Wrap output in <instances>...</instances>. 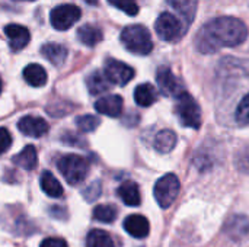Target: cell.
I'll return each instance as SVG.
<instances>
[{"label": "cell", "instance_id": "5", "mask_svg": "<svg viewBox=\"0 0 249 247\" xmlns=\"http://www.w3.org/2000/svg\"><path fill=\"white\" fill-rule=\"evenodd\" d=\"M155 31L158 36L166 42H178L187 32L181 19H178L175 15L169 12H162L158 16L155 22Z\"/></svg>", "mask_w": 249, "mask_h": 247}, {"label": "cell", "instance_id": "17", "mask_svg": "<svg viewBox=\"0 0 249 247\" xmlns=\"http://www.w3.org/2000/svg\"><path fill=\"white\" fill-rule=\"evenodd\" d=\"M226 233L235 239V240H241L244 237H247L249 233V220L245 215H233L232 218H229V221L226 223L225 227Z\"/></svg>", "mask_w": 249, "mask_h": 247}, {"label": "cell", "instance_id": "21", "mask_svg": "<svg viewBox=\"0 0 249 247\" xmlns=\"http://www.w3.org/2000/svg\"><path fill=\"white\" fill-rule=\"evenodd\" d=\"M158 99V92L153 84L150 83H142L134 90V100L139 106L149 108L152 106Z\"/></svg>", "mask_w": 249, "mask_h": 247}, {"label": "cell", "instance_id": "22", "mask_svg": "<svg viewBox=\"0 0 249 247\" xmlns=\"http://www.w3.org/2000/svg\"><path fill=\"white\" fill-rule=\"evenodd\" d=\"M12 162L25 169V170H34L36 167V163H38V154H36V148L34 146H26L25 148H22L20 153H18Z\"/></svg>", "mask_w": 249, "mask_h": 247}, {"label": "cell", "instance_id": "36", "mask_svg": "<svg viewBox=\"0 0 249 247\" xmlns=\"http://www.w3.org/2000/svg\"><path fill=\"white\" fill-rule=\"evenodd\" d=\"M26 1H34V0H26Z\"/></svg>", "mask_w": 249, "mask_h": 247}, {"label": "cell", "instance_id": "25", "mask_svg": "<svg viewBox=\"0 0 249 247\" xmlns=\"http://www.w3.org/2000/svg\"><path fill=\"white\" fill-rule=\"evenodd\" d=\"M86 247H117L109 233L104 230H92L86 237Z\"/></svg>", "mask_w": 249, "mask_h": 247}, {"label": "cell", "instance_id": "1", "mask_svg": "<svg viewBox=\"0 0 249 247\" xmlns=\"http://www.w3.org/2000/svg\"><path fill=\"white\" fill-rule=\"evenodd\" d=\"M248 38L247 25L233 16H222L209 20L196 35V48L201 54H213L222 48L244 44Z\"/></svg>", "mask_w": 249, "mask_h": 247}, {"label": "cell", "instance_id": "19", "mask_svg": "<svg viewBox=\"0 0 249 247\" xmlns=\"http://www.w3.org/2000/svg\"><path fill=\"white\" fill-rule=\"evenodd\" d=\"M86 87L90 95H102L109 90L111 83L102 71L95 70L86 77Z\"/></svg>", "mask_w": 249, "mask_h": 247}, {"label": "cell", "instance_id": "3", "mask_svg": "<svg viewBox=\"0 0 249 247\" xmlns=\"http://www.w3.org/2000/svg\"><path fill=\"white\" fill-rule=\"evenodd\" d=\"M57 167L70 185L82 183L89 173V162L79 154H66L60 157Z\"/></svg>", "mask_w": 249, "mask_h": 247}, {"label": "cell", "instance_id": "31", "mask_svg": "<svg viewBox=\"0 0 249 247\" xmlns=\"http://www.w3.org/2000/svg\"><path fill=\"white\" fill-rule=\"evenodd\" d=\"M12 146V135L6 128H0V154L6 153Z\"/></svg>", "mask_w": 249, "mask_h": 247}, {"label": "cell", "instance_id": "8", "mask_svg": "<svg viewBox=\"0 0 249 247\" xmlns=\"http://www.w3.org/2000/svg\"><path fill=\"white\" fill-rule=\"evenodd\" d=\"M104 74L109 80L111 84L117 86H125L128 82L134 77V68H131L128 64L115 60V58H107L104 64Z\"/></svg>", "mask_w": 249, "mask_h": 247}, {"label": "cell", "instance_id": "20", "mask_svg": "<svg viewBox=\"0 0 249 247\" xmlns=\"http://www.w3.org/2000/svg\"><path fill=\"white\" fill-rule=\"evenodd\" d=\"M77 38H79V41L83 45L95 47V45H98L104 39V33H102V31L98 26L86 23V25H83V26H80L77 29Z\"/></svg>", "mask_w": 249, "mask_h": 247}, {"label": "cell", "instance_id": "13", "mask_svg": "<svg viewBox=\"0 0 249 247\" xmlns=\"http://www.w3.org/2000/svg\"><path fill=\"white\" fill-rule=\"evenodd\" d=\"M168 3L179 15L181 20H184V26L188 31V28L194 22L198 7V0H168Z\"/></svg>", "mask_w": 249, "mask_h": 247}, {"label": "cell", "instance_id": "35", "mask_svg": "<svg viewBox=\"0 0 249 247\" xmlns=\"http://www.w3.org/2000/svg\"><path fill=\"white\" fill-rule=\"evenodd\" d=\"M1 87H3V84H1V79H0V93H1Z\"/></svg>", "mask_w": 249, "mask_h": 247}, {"label": "cell", "instance_id": "18", "mask_svg": "<svg viewBox=\"0 0 249 247\" xmlns=\"http://www.w3.org/2000/svg\"><path fill=\"white\" fill-rule=\"evenodd\" d=\"M22 74H23L25 82L29 86H32V87H42L47 83V80H48L47 71L39 64H28L23 68Z\"/></svg>", "mask_w": 249, "mask_h": 247}, {"label": "cell", "instance_id": "11", "mask_svg": "<svg viewBox=\"0 0 249 247\" xmlns=\"http://www.w3.org/2000/svg\"><path fill=\"white\" fill-rule=\"evenodd\" d=\"M4 33L9 39V47L12 51H20L23 49L29 41H31V33L26 26L18 25V23H10L4 26Z\"/></svg>", "mask_w": 249, "mask_h": 247}, {"label": "cell", "instance_id": "7", "mask_svg": "<svg viewBox=\"0 0 249 247\" xmlns=\"http://www.w3.org/2000/svg\"><path fill=\"white\" fill-rule=\"evenodd\" d=\"M82 16V10L76 4H60L50 13V22L57 31L70 29Z\"/></svg>", "mask_w": 249, "mask_h": 247}, {"label": "cell", "instance_id": "2", "mask_svg": "<svg viewBox=\"0 0 249 247\" xmlns=\"http://www.w3.org/2000/svg\"><path fill=\"white\" fill-rule=\"evenodd\" d=\"M120 39L127 51L137 55H147L153 49L150 32L143 25H128L121 31Z\"/></svg>", "mask_w": 249, "mask_h": 247}, {"label": "cell", "instance_id": "6", "mask_svg": "<svg viewBox=\"0 0 249 247\" xmlns=\"http://www.w3.org/2000/svg\"><path fill=\"white\" fill-rule=\"evenodd\" d=\"M179 179L174 175V173H166L163 175L156 183H155V198L158 201V204L162 208H169L177 197L179 195Z\"/></svg>", "mask_w": 249, "mask_h": 247}, {"label": "cell", "instance_id": "28", "mask_svg": "<svg viewBox=\"0 0 249 247\" xmlns=\"http://www.w3.org/2000/svg\"><path fill=\"white\" fill-rule=\"evenodd\" d=\"M235 119L241 127L249 125V93H247L238 103V108L235 111Z\"/></svg>", "mask_w": 249, "mask_h": 247}, {"label": "cell", "instance_id": "14", "mask_svg": "<svg viewBox=\"0 0 249 247\" xmlns=\"http://www.w3.org/2000/svg\"><path fill=\"white\" fill-rule=\"evenodd\" d=\"M124 230L134 239H144L149 236L150 226H149V221L146 217L133 214L124 220Z\"/></svg>", "mask_w": 249, "mask_h": 247}, {"label": "cell", "instance_id": "12", "mask_svg": "<svg viewBox=\"0 0 249 247\" xmlns=\"http://www.w3.org/2000/svg\"><path fill=\"white\" fill-rule=\"evenodd\" d=\"M123 98L120 95H107L99 98L95 102V109L101 115H107L111 118H118L123 112Z\"/></svg>", "mask_w": 249, "mask_h": 247}, {"label": "cell", "instance_id": "32", "mask_svg": "<svg viewBox=\"0 0 249 247\" xmlns=\"http://www.w3.org/2000/svg\"><path fill=\"white\" fill-rule=\"evenodd\" d=\"M39 247H69L66 240L60 239V237H48L45 240H42Z\"/></svg>", "mask_w": 249, "mask_h": 247}, {"label": "cell", "instance_id": "10", "mask_svg": "<svg viewBox=\"0 0 249 247\" xmlns=\"http://www.w3.org/2000/svg\"><path fill=\"white\" fill-rule=\"evenodd\" d=\"M18 128L26 137L41 138V137H44L48 132L50 125H48V122L45 119H42L39 116L26 115V116L20 118V121L18 122Z\"/></svg>", "mask_w": 249, "mask_h": 247}, {"label": "cell", "instance_id": "30", "mask_svg": "<svg viewBox=\"0 0 249 247\" xmlns=\"http://www.w3.org/2000/svg\"><path fill=\"white\" fill-rule=\"evenodd\" d=\"M101 182H93V183H90L83 192H82V195H83V198L88 201V202H93V201H96L99 197H101Z\"/></svg>", "mask_w": 249, "mask_h": 247}, {"label": "cell", "instance_id": "4", "mask_svg": "<svg viewBox=\"0 0 249 247\" xmlns=\"http://www.w3.org/2000/svg\"><path fill=\"white\" fill-rule=\"evenodd\" d=\"M175 112L184 127L198 130L201 127V109L196 99L185 90L177 96Z\"/></svg>", "mask_w": 249, "mask_h": 247}, {"label": "cell", "instance_id": "24", "mask_svg": "<svg viewBox=\"0 0 249 247\" xmlns=\"http://www.w3.org/2000/svg\"><path fill=\"white\" fill-rule=\"evenodd\" d=\"M177 141H178L177 134L172 130H162V131H159L156 134L153 146L159 153L166 154V153H171L175 148Z\"/></svg>", "mask_w": 249, "mask_h": 247}, {"label": "cell", "instance_id": "15", "mask_svg": "<svg viewBox=\"0 0 249 247\" xmlns=\"http://www.w3.org/2000/svg\"><path fill=\"white\" fill-rule=\"evenodd\" d=\"M117 195L128 207H139L142 204V195L139 185L133 181H125L117 189Z\"/></svg>", "mask_w": 249, "mask_h": 247}, {"label": "cell", "instance_id": "27", "mask_svg": "<svg viewBox=\"0 0 249 247\" xmlns=\"http://www.w3.org/2000/svg\"><path fill=\"white\" fill-rule=\"evenodd\" d=\"M101 125V119L95 115H82L76 118V127L82 132H93Z\"/></svg>", "mask_w": 249, "mask_h": 247}, {"label": "cell", "instance_id": "33", "mask_svg": "<svg viewBox=\"0 0 249 247\" xmlns=\"http://www.w3.org/2000/svg\"><path fill=\"white\" fill-rule=\"evenodd\" d=\"M61 141L64 144H70V146H85V144L79 143V141H85V140L74 135V134H71V132H66L64 135H61Z\"/></svg>", "mask_w": 249, "mask_h": 247}, {"label": "cell", "instance_id": "16", "mask_svg": "<svg viewBox=\"0 0 249 247\" xmlns=\"http://www.w3.org/2000/svg\"><path fill=\"white\" fill-rule=\"evenodd\" d=\"M41 54L55 67H60L64 64L66 58H67V48L61 44H54V42H50V44H45L41 47Z\"/></svg>", "mask_w": 249, "mask_h": 247}, {"label": "cell", "instance_id": "9", "mask_svg": "<svg viewBox=\"0 0 249 247\" xmlns=\"http://www.w3.org/2000/svg\"><path fill=\"white\" fill-rule=\"evenodd\" d=\"M156 83L162 95L165 96H178L182 93V87L177 76L172 73V70L166 66H160L156 71Z\"/></svg>", "mask_w": 249, "mask_h": 247}, {"label": "cell", "instance_id": "29", "mask_svg": "<svg viewBox=\"0 0 249 247\" xmlns=\"http://www.w3.org/2000/svg\"><path fill=\"white\" fill-rule=\"evenodd\" d=\"M108 3L123 10L128 16H136L139 13V4L136 0H108Z\"/></svg>", "mask_w": 249, "mask_h": 247}, {"label": "cell", "instance_id": "34", "mask_svg": "<svg viewBox=\"0 0 249 247\" xmlns=\"http://www.w3.org/2000/svg\"><path fill=\"white\" fill-rule=\"evenodd\" d=\"M88 4H90V6H95V4H98V0H85Z\"/></svg>", "mask_w": 249, "mask_h": 247}, {"label": "cell", "instance_id": "23", "mask_svg": "<svg viewBox=\"0 0 249 247\" xmlns=\"http://www.w3.org/2000/svg\"><path fill=\"white\" fill-rule=\"evenodd\" d=\"M39 185H41V189L45 195L51 197V198H60L63 197V186L61 183L55 179V176L45 170L41 173V178H39Z\"/></svg>", "mask_w": 249, "mask_h": 247}, {"label": "cell", "instance_id": "26", "mask_svg": "<svg viewBox=\"0 0 249 247\" xmlns=\"http://www.w3.org/2000/svg\"><path fill=\"white\" fill-rule=\"evenodd\" d=\"M118 217V210L112 204H102L95 207L93 210V220L105 224H111L117 220Z\"/></svg>", "mask_w": 249, "mask_h": 247}]
</instances>
